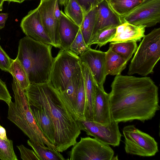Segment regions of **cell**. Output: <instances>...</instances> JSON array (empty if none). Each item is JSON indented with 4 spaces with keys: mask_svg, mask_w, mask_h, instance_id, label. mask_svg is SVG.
Listing matches in <instances>:
<instances>
[{
    "mask_svg": "<svg viewBox=\"0 0 160 160\" xmlns=\"http://www.w3.org/2000/svg\"><path fill=\"white\" fill-rule=\"evenodd\" d=\"M108 94L111 114L118 123L151 119L160 109L158 88L149 77L116 75Z\"/></svg>",
    "mask_w": 160,
    "mask_h": 160,
    "instance_id": "6da1fadb",
    "label": "cell"
},
{
    "mask_svg": "<svg viewBox=\"0 0 160 160\" xmlns=\"http://www.w3.org/2000/svg\"><path fill=\"white\" fill-rule=\"evenodd\" d=\"M24 93L30 106L45 109L54 127L56 150L63 152L73 146L82 130L76 112L62 92L48 82L30 84Z\"/></svg>",
    "mask_w": 160,
    "mask_h": 160,
    "instance_id": "7a4b0ae2",
    "label": "cell"
},
{
    "mask_svg": "<svg viewBox=\"0 0 160 160\" xmlns=\"http://www.w3.org/2000/svg\"><path fill=\"white\" fill-rule=\"evenodd\" d=\"M52 47L26 36L19 40L16 58L24 68L30 84L48 82L53 59Z\"/></svg>",
    "mask_w": 160,
    "mask_h": 160,
    "instance_id": "3957f363",
    "label": "cell"
},
{
    "mask_svg": "<svg viewBox=\"0 0 160 160\" xmlns=\"http://www.w3.org/2000/svg\"><path fill=\"white\" fill-rule=\"evenodd\" d=\"M14 102L8 104V118L18 126L33 142L56 150L37 126L30 108L24 90L13 78L12 84Z\"/></svg>",
    "mask_w": 160,
    "mask_h": 160,
    "instance_id": "277c9868",
    "label": "cell"
},
{
    "mask_svg": "<svg viewBox=\"0 0 160 160\" xmlns=\"http://www.w3.org/2000/svg\"><path fill=\"white\" fill-rule=\"evenodd\" d=\"M135 52L128 74L146 76L153 72L160 58V28H155L145 35Z\"/></svg>",
    "mask_w": 160,
    "mask_h": 160,
    "instance_id": "5b68a950",
    "label": "cell"
},
{
    "mask_svg": "<svg viewBox=\"0 0 160 160\" xmlns=\"http://www.w3.org/2000/svg\"><path fill=\"white\" fill-rule=\"evenodd\" d=\"M79 61V57L70 50L61 49L53 59L48 83L55 89L64 92Z\"/></svg>",
    "mask_w": 160,
    "mask_h": 160,
    "instance_id": "8992f818",
    "label": "cell"
},
{
    "mask_svg": "<svg viewBox=\"0 0 160 160\" xmlns=\"http://www.w3.org/2000/svg\"><path fill=\"white\" fill-rule=\"evenodd\" d=\"M126 153L144 157L153 156L158 152V144L154 138L133 125L122 129Z\"/></svg>",
    "mask_w": 160,
    "mask_h": 160,
    "instance_id": "52a82bcc",
    "label": "cell"
},
{
    "mask_svg": "<svg viewBox=\"0 0 160 160\" xmlns=\"http://www.w3.org/2000/svg\"><path fill=\"white\" fill-rule=\"evenodd\" d=\"M68 152L69 160H112L114 152L109 145L89 137H81Z\"/></svg>",
    "mask_w": 160,
    "mask_h": 160,
    "instance_id": "ba28073f",
    "label": "cell"
},
{
    "mask_svg": "<svg viewBox=\"0 0 160 160\" xmlns=\"http://www.w3.org/2000/svg\"><path fill=\"white\" fill-rule=\"evenodd\" d=\"M120 18L122 22L146 28L154 26L160 22V0H143Z\"/></svg>",
    "mask_w": 160,
    "mask_h": 160,
    "instance_id": "9c48e42d",
    "label": "cell"
},
{
    "mask_svg": "<svg viewBox=\"0 0 160 160\" xmlns=\"http://www.w3.org/2000/svg\"><path fill=\"white\" fill-rule=\"evenodd\" d=\"M81 121L82 130L88 135L113 147L119 145L122 135L118 122L113 121L111 124L106 126L93 120L85 119Z\"/></svg>",
    "mask_w": 160,
    "mask_h": 160,
    "instance_id": "30bf717a",
    "label": "cell"
},
{
    "mask_svg": "<svg viewBox=\"0 0 160 160\" xmlns=\"http://www.w3.org/2000/svg\"><path fill=\"white\" fill-rule=\"evenodd\" d=\"M57 0H42L37 9L41 22L53 47L61 48L58 25L55 19L54 9Z\"/></svg>",
    "mask_w": 160,
    "mask_h": 160,
    "instance_id": "8fae6325",
    "label": "cell"
},
{
    "mask_svg": "<svg viewBox=\"0 0 160 160\" xmlns=\"http://www.w3.org/2000/svg\"><path fill=\"white\" fill-rule=\"evenodd\" d=\"M20 26L26 36L35 41L53 47L42 26L37 8L29 11L22 18Z\"/></svg>",
    "mask_w": 160,
    "mask_h": 160,
    "instance_id": "7c38bea8",
    "label": "cell"
},
{
    "mask_svg": "<svg viewBox=\"0 0 160 160\" xmlns=\"http://www.w3.org/2000/svg\"><path fill=\"white\" fill-rule=\"evenodd\" d=\"M106 52L89 47L80 55V61L86 64L90 70L97 84L103 88L107 76L105 68Z\"/></svg>",
    "mask_w": 160,
    "mask_h": 160,
    "instance_id": "4fadbf2b",
    "label": "cell"
},
{
    "mask_svg": "<svg viewBox=\"0 0 160 160\" xmlns=\"http://www.w3.org/2000/svg\"><path fill=\"white\" fill-rule=\"evenodd\" d=\"M93 120L107 126L114 121L111 116L108 94L97 84L93 109Z\"/></svg>",
    "mask_w": 160,
    "mask_h": 160,
    "instance_id": "5bb4252c",
    "label": "cell"
},
{
    "mask_svg": "<svg viewBox=\"0 0 160 160\" xmlns=\"http://www.w3.org/2000/svg\"><path fill=\"white\" fill-rule=\"evenodd\" d=\"M85 88L86 119L93 120V109L97 83L89 68L85 63L79 61Z\"/></svg>",
    "mask_w": 160,
    "mask_h": 160,
    "instance_id": "9a60e30c",
    "label": "cell"
},
{
    "mask_svg": "<svg viewBox=\"0 0 160 160\" xmlns=\"http://www.w3.org/2000/svg\"><path fill=\"white\" fill-rule=\"evenodd\" d=\"M97 7L95 23L91 38L99 30L111 26L117 27L123 23L120 17L110 7L107 0H103Z\"/></svg>",
    "mask_w": 160,
    "mask_h": 160,
    "instance_id": "2e32d148",
    "label": "cell"
},
{
    "mask_svg": "<svg viewBox=\"0 0 160 160\" xmlns=\"http://www.w3.org/2000/svg\"><path fill=\"white\" fill-rule=\"evenodd\" d=\"M58 30L61 49H69L76 37L80 27L71 21L61 10Z\"/></svg>",
    "mask_w": 160,
    "mask_h": 160,
    "instance_id": "e0dca14e",
    "label": "cell"
},
{
    "mask_svg": "<svg viewBox=\"0 0 160 160\" xmlns=\"http://www.w3.org/2000/svg\"><path fill=\"white\" fill-rule=\"evenodd\" d=\"M146 27L136 26L128 22H123L116 28V32L110 42L141 41L144 36Z\"/></svg>",
    "mask_w": 160,
    "mask_h": 160,
    "instance_id": "ac0fdd59",
    "label": "cell"
},
{
    "mask_svg": "<svg viewBox=\"0 0 160 160\" xmlns=\"http://www.w3.org/2000/svg\"><path fill=\"white\" fill-rule=\"evenodd\" d=\"M30 108L39 129L50 142L55 145L54 127L48 113L40 107L30 105Z\"/></svg>",
    "mask_w": 160,
    "mask_h": 160,
    "instance_id": "d6986e66",
    "label": "cell"
},
{
    "mask_svg": "<svg viewBox=\"0 0 160 160\" xmlns=\"http://www.w3.org/2000/svg\"><path fill=\"white\" fill-rule=\"evenodd\" d=\"M128 62L125 58L109 48L105 54V68L107 75L121 74L126 68Z\"/></svg>",
    "mask_w": 160,
    "mask_h": 160,
    "instance_id": "ffe728a7",
    "label": "cell"
},
{
    "mask_svg": "<svg viewBox=\"0 0 160 160\" xmlns=\"http://www.w3.org/2000/svg\"><path fill=\"white\" fill-rule=\"evenodd\" d=\"M82 75L81 70L79 62V65L73 73L65 90L62 92L75 111L76 96Z\"/></svg>",
    "mask_w": 160,
    "mask_h": 160,
    "instance_id": "44dd1931",
    "label": "cell"
},
{
    "mask_svg": "<svg viewBox=\"0 0 160 160\" xmlns=\"http://www.w3.org/2000/svg\"><path fill=\"white\" fill-rule=\"evenodd\" d=\"M97 10V6L85 14L80 27L85 42L88 47L95 27Z\"/></svg>",
    "mask_w": 160,
    "mask_h": 160,
    "instance_id": "7402d4cb",
    "label": "cell"
},
{
    "mask_svg": "<svg viewBox=\"0 0 160 160\" xmlns=\"http://www.w3.org/2000/svg\"><path fill=\"white\" fill-rule=\"evenodd\" d=\"M28 144L33 149L39 160H65L60 152L47 146L38 145L30 139L27 141Z\"/></svg>",
    "mask_w": 160,
    "mask_h": 160,
    "instance_id": "603a6c76",
    "label": "cell"
},
{
    "mask_svg": "<svg viewBox=\"0 0 160 160\" xmlns=\"http://www.w3.org/2000/svg\"><path fill=\"white\" fill-rule=\"evenodd\" d=\"M137 47L136 42L129 41L111 42L109 48L128 62L135 52Z\"/></svg>",
    "mask_w": 160,
    "mask_h": 160,
    "instance_id": "cb8c5ba5",
    "label": "cell"
},
{
    "mask_svg": "<svg viewBox=\"0 0 160 160\" xmlns=\"http://www.w3.org/2000/svg\"><path fill=\"white\" fill-rule=\"evenodd\" d=\"M143 0H107L112 10L120 17L131 11Z\"/></svg>",
    "mask_w": 160,
    "mask_h": 160,
    "instance_id": "d4e9b609",
    "label": "cell"
},
{
    "mask_svg": "<svg viewBox=\"0 0 160 160\" xmlns=\"http://www.w3.org/2000/svg\"><path fill=\"white\" fill-rule=\"evenodd\" d=\"M8 72L17 81L20 87L24 90L30 85L27 74L23 67L16 58L13 60Z\"/></svg>",
    "mask_w": 160,
    "mask_h": 160,
    "instance_id": "484cf974",
    "label": "cell"
},
{
    "mask_svg": "<svg viewBox=\"0 0 160 160\" xmlns=\"http://www.w3.org/2000/svg\"><path fill=\"white\" fill-rule=\"evenodd\" d=\"M117 27L111 26L98 30L91 38L88 47L97 44L101 47L110 42L115 34Z\"/></svg>",
    "mask_w": 160,
    "mask_h": 160,
    "instance_id": "4316f807",
    "label": "cell"
},
{
    "mask_svg": "<svg viewBox=\"0 0 160 160\" xmlns=\"http://www.w3.org/2000/svg\"><path fill=\"white\" fill-rule=\"evenodd\" d=\"M64 14L79 27L82 22L84 14L80 6L75 0H68L64 6Z\"/></svg>",
    "mask_w": 160,
    "mask_h": 160,
    "instance_id": "83f0119b",
    "label": "cell"
},
{
    "mask_svg": "<svg viewBox=\"0 0 160 160\" xmlns=\"http://www.w3.org/2000/svg\"><path fill=\"white\" fill-rule=\"evenodd\" d=\"M86 97L82 75L77 92L75 110L81 121L85 120V117Z\"/></svg>",
    "mask_w": 160,
    "mask_h": 160,
    "instance_id": "f1b7e54d",
    "label": "cell"
},
{
    "mask_svg": "<svg viewBox=\"0 0 160 160\" xmlns=\"http://www.w3.org/2000/svg\"><path fill=\"white\" fill-rule=\"evenodd\" d=\"M0 159L2 160H18L14 152L13 141L7 138H0Z\"/></svg>",
    "mask_w": 160,
    "mask_h": 160,
    "instance_id": "f546056e",
    "label": "cell"
},
{
    "mask_svg": "<svg viewBox=\"0 0 160 160\" xmlns=\"http://www.w3.org/2000/svg\"><path fill=\"white\" fill-rule=\"evenodd\" d=\"M89 47L85 44L80 29L69 50L78 56L83 54Z\"/></svg>",
    "mask_w": 160,
    "mask_h": 160,
    "instance_id": "4dcf8cb0",
    "label": "cell"
},
{
    "mask_svg": "<svg viewBox=\"0 0 160 160\" xmlns=\"http://www.w3.org/2000/svg\"><path fill=\"white\" fill-rule=\"evenodd\" d=\"M13 60L9 57L0 45V68L2 71L8 72Z\"/></svg>",
    "mask_w": 160,
    "mask_h": 160,
    "instance_id": "1f68e13d",
    "label": "cell"
},
{
    "mask_svg": "<svg viewBox=\"0 0 160 160\" xmlns=\"http://www.w3.org/2000/svg\"><path fill=\"white\" fill-rule=\"evenodd\" d=\"M103 0H75L81 7L84 15L96 7Z\"/></svg>",
    "mask_w": 160,
    "mask_h": 160,
    "instance_id": "d6a6232c",
    "label": "cell"
},
{
    "mask_svg": "<svg viewBox=\"0 0 160 160\" xmlns=\"http://www.w3.org/2000/svg\"><path fill=\"white\" fill-rule=\"evenodd\" d=\"M20 152L21 158L23 160H39L34 151L23 145L17 146Z\"/></svg>",
    "mask_w": 160,
    "mask_h": 160,
    "instance_id": "836d02e7",
    "label": "cell"
},
{
    "mask_svg": "<svg viewBox=\"0 0 160 160\" xmlns=\"http://www.w3.org/2000/svg\"><path fill=\"white\" fill-rule=\"evenodd\" d=\"M12 97L6 85L0 78V100L5 102L8 105L12 101Z\"/></svg>",
    "mask_w": 160,
    "mask_h": 160,
    "instance_id": "e575fe53",
    "label": "cell"
},
{
    "mask_svg": "<svg viewBox=\"0 0 160 160\" xmlns=\"http://www.w3.org/2000/svg\"><path fill=\"white\" fill-rule=\"evenodd\" d=\"M54 15L55 19L59 21L61 16V10L59 9L58 0H57L54 7Z\"/></svg>",
    "mask_w": 160,
    "mask_h": 160,
    "instance_id": "d590c367",
    "label": "cell"
},
{
    "mask_svg": "<svg viewBox=\"0 0 160 160\" xmlns=\"http://www.w3.org/2000/svg\"><path fill=\"white\" fill-rule=\"evenodd\" d=\"M8 15L7 13H0V30L4 27L6 21L8 17Z\"/></svg>",
    "mask_w": 160,
    "mask_h": 160,
    "instance_id": "8d00e7d4",
    "label": "cell"
},
{
    "mask_svg": "<svg viewBox=\"0 0 160 160\" xmlns=\"http://www.w3.org/2000/svg\"><path fill=\"white\" fill-rule=\"evenodd\" d=\"M0 138L2 139L6 140L7 138L6 136V131L5 129L0 124Z\"/></svg>",
    "mask_w": 160,
    "mask_h": 160,
    "instance_id": "74e56055",
    "label": "cell"
},
{
    "mask_svg": "<svg viewBox=\"0 0 160 160\" xmlns=\"http://www.w3.org/2000/svg\"><path fill=\"white\" fill-rule=\"evenodd\" d=\"M30 0H4V1H7L9 3L11 2H16L18 3H22L25 1Z\"/></svg>",
    "mask_w": 160,
    "mask_h": 160,
    "instance_id": "f35d334b",
    "label": "cell"
},
{
    "mask_svg": "<svg viewBox=\"0 0 160 160\" xmlns=\"http://www.w3.org/2000/svg\"><path fill=\"white\" fill-rule=\"evenodd\" d=\"M68 0H58V3L61 5L65 6Z\"/></svg>",
    "mask_w": 160,
    "mask_h": 160,
    "instance_id": "ab89813d",
    "label": "cell"
},
{
    "mask_svg": "<svg viewBox=\"0 0 160 160\" xmlns=\"http://www.w3.org/2000/svg\"><path fill=\"white\" fill-rule=\"evenodd\" d=\"M4 0H0V11H2L3 9V5Z\"/></svg>",
    "mask_w": 160,
    "mask_h": 160,
    "instance_id": "60d3db41",
    "label": "cell"
},
{
    "mask_svg": "<svg viewBox=\"0 0 160 160\" xmlns=\"http://www.w3.org/2000/svg\"></svg>",
    "mask_w": 160,
    "mask_h": 160,
    "instance_id": "b9f144b4",
    "label": "cell"
},
{
    "mask_svg": "<svg viewBox=\"0 0 160 160\" xmlns=\"http://www.w3.org/2000/svg\"></svg>",
    "mask_w": 160,
    "mask_h": 160,
    "instance_id": "7bdbcfd3",
    "label": "cell"
}]
</instances>
